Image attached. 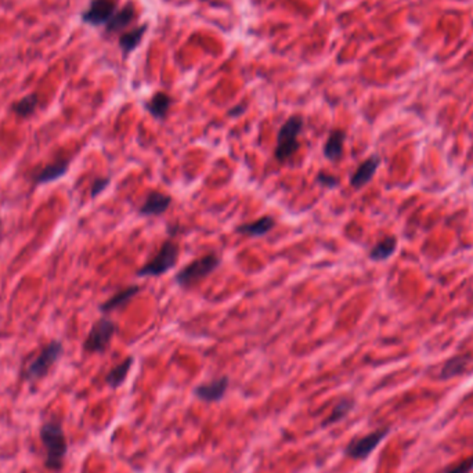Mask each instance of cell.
<instances>
[{
    "label": "cell",
    "instance_id": "obj_1",
    "mask_svg": "<svg viewBox=\"0 0 473 473\" xmlns=\"http://www.w3.org/2000/svg\"><path fill=\"white\" fill-rule=\"evenodd\" d=\"M39 437L45 447V466L51 472H60L64 468V459L68 452V443L62 424L57 418H50L40 425Z\"/></svg>",
    "mask_w": 473,
    "mask_h": 473
},
{
    "label": "cell",
    "instance_id": "obj_2",
    "mask_svg": "<svg viewBox=\"0 0 473 473\" xmlns=\"http://www.w3.org/2000/svg\"><path fill=\"white\" fill-rule=\"evenodd\" d=\"M220 266H221V258L215 252H209L193 260L180 271H178L175 276V281L182 288H190L201 282L202 280L208 278Z\"/></svg>",
    "mask_w": 473,
    "mask_h": 473
},
{
    "label": "cell",
    "instance_id": "obj_3",
    "mask_svg": "<svg viewBox=\"0 0 473 473\" xmlns=\"http://www.w3.org/2000/svg\"><path fill=\"white\" fill-rule=\"evenodd\" d=\"M303 123L304 121L300 115H292L281 125L277 133V144L274 151L276 160L280 164H285L299 149L300 144L298 137L303 130Z\"/></svg>",
    "mask_w": 473,
    "mask_h": 473
},
{
    "label": "cell",
    "instance_id": "obj_4",
    "mask_svg": "<svg viewBox=\"0 0 473 473\" xmlns=\"http://www.w3.org/2000/svg\"><path fill=\"white\" fill-rule=\"evenodd\" d=\"M179 255H180L179 245L172 240H167L161 245L158 254L149 262H147L143 267L137 270L136 276L137 277H161L178 265Z\"/></svg>",
    "mask_w": 473,
    "mask_h": 473
},
{
    "label": "cell",
    "instance_id": "obj_5",
    "mask_svg": "<svg viewBox=\"0 0 473 473\" xmlns=\"http://www.w3.org/2000/svg\"><path fill=\"white\" fill-rule=\"evenodd\" d=\"M62 353H64V348H62V343L60 341L49 342L42 349L39 356L28 365V368L25 371V378L31 382H35V380L45 378L49 374V371L51 369V367L60 360Z\"/></svg>",
    "mask_w": 473,
    "mask_h": 473
},
{
    "label": "cell",
    "instance_id": "obj_6",
    "mask_svg": "<svg viewBox=\"0 0 473 473\" xmlns=\"http://www.w3.org/2000/svg\"><path fill=\"white\" fill-rule=\"evenodd\" d=\"M118 327L117 324L108 319V317H101L100 320H97L93 327L90 328L85 342H84V349L88 353H104L114 335L117 334Z\"/></svg>",
    "mask_w": 473,
    "mask_h": 473
},
{
    "label": "cell",
    "instance_id": "obj_7",
    "mask_svg": "<svg viewBox=\"0 0 473 473\" xmlns=\"http://www.w3.org/2000/svg\"><path fill=\"white\" fill-rule=\"evenodd\" d=\"M389 432H390L389 428H383L369 435H365L363 437L354 439L345 448V454L352 459L363 461L374 452V450L382 443V440L389 435Z\"/></svg>",
    "mask_w": 473,
    "mask_h": 473
},
{
    "label": "cell",
    "instance_id": "obj_8",
    "mask_svg": "<svg viewBox=\"0 0 473 473\" xmlns=\"http://www.w3.org/2000/svg\"><path fill=\"white\" fill-rule=\"evenodd\" d=\"M228 385H230L228 376H220V378L212 379L210 382L198 385L194 389V394L197 399L205 403H217L224 399Z\"/></svg>",
    "mask_w": 473,
    "mask_h": 473
},
{
    "label": "cell",
    "instance_id": "obj_9",
    "mask_svg": "<svg viewBox=\"0 0 473 473\" xmlns=\"http://www.w3.org/2000/svg\"><path fill=\"white\" fill-rule=\"evenodd\" d=\"M115 9V0H93L90 8L84 14V21L92 25L106 24L114 17Z\"/></svg>",
    "mask_w": 473,
    "mask_h": 473
},
{
    "label": "cell",
    "instance_id": "obj_10",
    "mask_svg": "<svg viewBox=\"0 0 473 473\" xmlns=\"http://www.w3.org/2000/svg\"><path fill=\"white\" fill-rule=\"evenodd\" d=\"M172 204V197L160 191H151L143 205L138 208L140 216H161L164 215Z\"/></svg>",
    "mask_w": 473,
    "mask_h": 473
},
{
    "label": "cell",
    "instance_id": "obj_11",
    "mask_svg": "<svg viewBox=\"0 0 473 473\" xmlns=\"http://www.w3.org/2000/svg\"><path fill=\"white\" fill-rule=\"evenodd\" d=\"M379 164H380V160L378 155H371L369 158H367V160L363 164H360L356 172L352 175L350 186L356 190L365 187L374 179L379 168Z\"/></svg>",
    "mask_w": 473,
    "mask_h": 473
},
{
    "label": "cell",
    "instance_id": "obj_12",
    "mask_svg": "<svg viewBox=\"0 0 473 473\" xmlns=\"http://www.w3.org/2000/svg\"><path fill=\"white\" fill-rule=\"evenodd\" d=\"M274 226H276V220L271 216H263L258 220L236 226L235 231L241 235H248V236H252V239H259V236L269 234L274 228Z\"/></svg>",
    "mask_w": 473,
    "mask_h": 473
},
{
    "label": "cell",
    "instance_id": "obj_13",
    "mask_svg": "<svg viewBox=\"0 0 473 473\" xmlns=\"http://www.w3.org/2000/svg\"><path fill=\"white\" fill-rule=\"evenodd\" d=\"M345 140H346V132L342 129H334L326 144H324V156L331 162L339 161L343 155V147H345Z\"/></svg>",
    "mask_w": 473,
    "mask_h": 473
},
{
    "label": "cell",
    "instance_id": "obj_14",
    "mask_svg": "<svg viewBox=\"0 0 473 473\" xmlns=\"http://www.w3.org/2000/svg\"><path fill=\"white\" fill-rule=\"evenodd\" d=\"M141 291V288L138 285H130L128 288H123L122 291L117 292L115 295H112L108 300H106L103 304H100V311L103 314H108L117 308L123 307L128 302H130L138 292Z\"/></svg>",
    "mask_w": 473,
    "mask_h": 473
},
{
    "label": "cell",
    "instance_id": "obj_15",
    "mask_svg": "<svg viewBox=\"0 0 473 473\" xmlns=\"http://www.w3.org/2000/svg\"><path fill=\"white\" fill-rule=\"evenodd\" d=\"M69 165H71L69 160H60V161H56V162L45 167L35 176V183L36 184H47V183H51V182L61 179L62 176L66 175Z\"/></svg>",
    "mask_w": 473,
    "mask_h": 473
},
{
    "label": "cell",
    "instance_id": "obj_16",
    "mask_svg": "<svg viewBox=\"0 0 473 473\" xmlns=\"http://www.w3.org/2000/svg\"><path fill=\"white\" fill-rule=\"evenodd\" d=\"M172 104V99L164 93V92H158L155 93L151 100L145 104L147 111L155 118V119H160L164 121L168 117L169 108Z\"/></svg>",
    "mask_w": 473,
    "mask_h": 473
},
{
    "label": "cell",
    "instance_id": "obj_17",
    "mask_svg": "<svg viewBox=\"0 0 473 473\" xmlns=\"http://www.w3.org/2000/svg\"><path fill=\"white\" fill-rule=\"evenodd\" d=\"M133 363H134L133 357H126L121 364L114 367L106 376L107 385L112 389H118L119 386H122L132 369Z\"/></svg>",
    "mask_w": 473,
    "mask_h": 473
},
{
    "label": "cell",
    "instance_id": "obj_18",
    "mask_svg": "<svg viewBox=\"0 0 473 473\" xmlns=\"http://www.w3.org/2000/svg\"><path fill=\"white\" fill-rule=\"evenodd\" d=\"M398 248V241L394 236H386V239L380 240L369 252V259L374 262H380L389 259Z\"/></svg>",
    "mask_w": 473,
    "mask_h": 473
},
{
    "label": "cell",
    "instance_id": "obj_19",
    "mask_svg": "<svg viewBox=\"0 0 473 473\" xmlns=\"http://www.w3.org/2000/svg\"><path fill=\"white\" fill-rule=\"evenodd\" d=\"M354 404H356L354 400L350 399V398H343V399H341V400L337 403V406L334 407L332 413L324 420L323 428H328V426H331V425H334V424L342 421V420H343L345 417H348V414L354 409Z\"/></svg>",
    "mask_w": 473,
    "mask_h": 473
},
{
    "label": "cell",
    "instance_id": "obj_20",
    "mask_svg": "<svg viewBox=\"0 0 473 473\" xmlns=\"http://www.w3.org/2000/svg\"><path fill=\"white\" fill-rule=\"evenodd\" d=\"M134 19V8L132 5L125 6L121 12L114 14V17L107 23V32H119L125 29Z\"/></svg>",
    "mask_w": 473,
    "mask_h": 473
},
{
    "label": "cell",
    "instance_id": "obj_21",
    "mask_svg": "<svg viewBox=\"0 0 473 473\" xmlns=\"http://www.w3.org/2000/svg\"><path fill=\"white\" fill-rule=\"evenodd\" d=\"M145 29H147V27L143 25V27L136 28V29H133V31H130V32H128V34H123V35L121 36L119 45H121V49L123 50L125 54H129L132 50H134V49L138 46L140 40H141L143 36H144Z\"/></svg>",
    "mask_w": 473,
    "mask_h": 473
},
{
    "label": "cell",
    "instance_id": "obj_22",
    "mask_svg": "<svg viewBox=\"0 0 473 473\" xmlns=\"http://www.w3.org/2000/svg\"><path fill=\"white\" fill-rule=\"evenodd\" d=\"M468 361H469L468 357H454L448 360L441 369V374H440L441 379H450L452 376L462 374L468 365Z\"/></svg>",
    "mask_w": 473,
    "mask_h": 473
},
{
    "label": "cell",
    "instance_id": "obj_23",
    "mask_svg": "<svg viewBox=\"0 0 473 473\" xmlns=\"http://www.w3.org/2000/svg\"><path fill=\"white\" fill-rule=\"evenodd\" d=\"M38 107V96L29 95L13 106V111L21 118H29Z\"/></svg>",
    "mask_w": 473,
    "mask_h": 473
},
{
    "label": "cell",
    "instance_id": "obj_24",
    "mask_svg": "<svg viewBox=\"0 0 473 473\" xmlns=\"http://www.w3.org/2000/svg\"><path fill=\"white\" fill-rule=\"evenodd\" d=\"M315 182H317L322 187H326L330 190L339 186V179L331 173H327V172H319L317 176H315Z\"/></svg>",
    "mask_w": 473,
    "mask_h": 473
},
{
    "label": "cell",
    "instance_id": "obj_25",
    "mask_svg": "<svg viewBox=\"0 0 473 473\" xmlns=\"http://www.w3.org/2000/svg\"><path fill=\"white\" fill-rule=\"evenodd\" d=\"M111 183V179L110 178H99L93 182L92 184V189H90V197L92 198H96L99 197L101 193H104V190L110 186Z\"/></svg>",
    "mask_w": 473,
    "mask_h": 473
},
{
    "label": "cell",
    "instance_id": "obj_26",
    "mask_svg": "<svg viewBox=\"0 0 473 473\" xmlns=\"http://www.w3.org/2000/svg\"><path fill=\"white\" fill-rule=\"evenodd\" d=\"M472 469H473V455L466 458V459H463L458 465L451 466L444 473H469Z\"/></svg>",
    "mask_w": 473,
    "mask_h": 473
},
{
    "label": "cell",
    "instance_id": "obj_27",
    "mask_svg": "<svg viewBox=\"0 0 473 473\" xmlns=\"http://www.w3.org/2000/svg\"><path fill=\"white\" fill-rule=\"evenodd\" d=\"M245 110H247V106H245V104L236 106V107H234V108H231V110L228 111V115H230V117H240V115H243V114L245 112Z\"/></svg>",
    "mask_w": 473,
    "mask_h": 473
},
{
    "label": "cell",
    "instance_id": "obj_28",
    "mask_svg": "<svg viewBox=\"0 0 473 473\" xmlns=\"http://www.w3.org/2000/svg\"><path fill=\"white\" fill-rule=\"evenodd\" d=\"M0 230H2V220H0Z\"/></svg>",
    "mask_w": 473,
    "mask_h": 473
}]
</instances>
